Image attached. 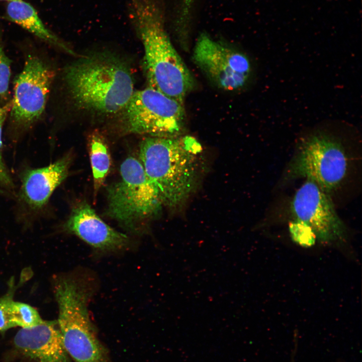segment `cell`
<instances>
[{"label":"cell","instance_id":"6da1fadb","mask_svg":"<svg viewBox=\"0 0 362 362\" xmlns=\"http://www.w3.org/2000/svg\"><path fill=\"white\" fill-rule=\"evenodd\" d=\"M139 158L162 206L169 209L193 193L205 165L201 144L189 135L146 137L140 144Z\"/></svg>","mask_w":362,"mask_h":362},{"label":"cell","instance_id":"7a4b0ae2","mask_svg":"<svg viewBox=\"0 0 362 362\" xmlns=\"http://www.w3.org/2000/svg\"><path fill=\"white\" fill-rule=\"evenodd\" d=\"M128 16L143 46L149 87L183 103L194 79L165 29L163 0H128Z\"/></svg>","mask_w":362,"mask_h":362},{"label":"cell","instance_id":"3957f363","mask_svg":"<svg viewBox=\"0 0 362 362\" xmlns=\"http://www.w3.org/2000/svg\"><path fill=\"white\" fill-rule=\"evenodd\" d=\"M63 79L76 105L100 114L122 112L135 92L129 66L109 54L81 57L65 67Z\"/></svg>","mask_w":362,"mask_h":362},{"label":"cell","instance_id":"277c9868","mask_svg":"<svg viewBox=\"0 0 362 362\" xmlns=\"http://www.w3.org/2000/svg\"><path fill=\"white\" fill-rule=\"evenodd\" d=\"M54 290L59 311L57 321L69 357L74 362H108L107 350L89 317L92 290L88 284L80 278L64 276L56 279Z\"/></svg>","mask_w":362,"mask_h":362},{"label":"cell","instance_id":"5b68a950","mask_svg":"<svg viewBox=\"0 0 362 362\" xmlns=\"http://www.w3.org/2000/svg\"><path fill=\"white\" fill-rule=\"evenodd\" d=\"M55 73L42 55L27 53L23 67L14 80V94L8 115V133L17 142L44 115Z\"/></svg>","mask_w":362,"mask_h":362},{"label":"cell","instance_id":"8992f818","mask_svg":"<svg viewBox=\"0 0 362 362\" xmlns=\"http://www.w3.org/2000/svg\"><path fill=\"white\" fill-rule=\"evenodd\" d=\"M120 170L121 179L108 188L106 214L128 230L138 232L163 206L140 160L129 156Z\"/></svg>","mask_w":362,"mask_h":362},{"label":"cell","instance_id":"52a82bcc","mask_svg":"<svg viewBox=\"0 0 362 362\" xmlns=\"http://www.w3.org/2000/svg\"><path fill=\"white\" fill-rule=\"evenodd\" d=\"M121 112L125 133L170 137L181 135L184 129L183 103L150 87L135 91Z\"/></svg>","mask_w":362,"mask_h":362},{"label":"cell","instance_id":"ba28073f","mask_svg":"<svg viewBox=\"0 0 362 362\" xmlns=\"http://www.w3.org/2000/svg\"><path fill=\"white\" fill-rule=\"evenodd\" d=\"M347 165V158L340 142L318 131L302 141L285 177L288 180L305 177L329 194L344 178Z\"/></svg>","mask_w":362,"mask_h":362},{"label":"cell","instance_id":"9c48e42d","mask_svg":"<svg viewBox=\"0 0 362 362\" xmlns=\"http://www.w3.org/2000/svg\"><path fill=\"white\" fill-rule=\"evenodd\" d=\"M72 159V153H67L47 165L23 168L16 199V217L21 223L29 226L44 217L51 196L68 174Z\"/></svg>","mask_w":362,"mask_h":362},{"label":"cell","instance_id":"30bf717a","mask_svg":"<svg viewBox=\"0 0 362 362\" xmlns=\"http://www.w3.org/2000/svg\"><path fill=\"white\" fill-rule=\"evenodd\" d=\"M193 56L205 75L223 89H240L251 78L253 68L246 55L214 40L206 34L198 37Z\"/></svg>","mask_w":362,"mask_h":362},{"label":"cell","instance_id":"8fae6325","mask_svg":"<svg viewBox=\"0 0 362 362\" xmlns=\"http://www.w3.org/2000/svg\"><path fill=\"white\" fill-rule=\"evenodd\" d=\"M292 209L297 221L308 226L322 243L342 242L346 228L338 217L328 194L306 179L296 192Z\"/></svg>","mask_w":362,"mask_h":362},{"label":"cell","instance_id":"7c38bea8","mask_svg":"<svg viewBox=\"0 0 362 362\" xmlns=\"http://www.w3.org/2000/svg\"><path fill=\"white\" fill-rule=\"evenodd\" d=\"M63 229L102 252L125 249L130 244L126 234L106 223L85 201L79 202L72 208Z\"/></svg>","mask_w":362,"mask_h":362},{"label":"cell","instance_id":"4fadbf2b","mask_svg":"<svg viewBox=\"0 0 362 362\" xmlns=\"http://www.w3.org/2000/svg\"><path fill=\"white\" fill-rule=\"evenodd\" d=\"M17 351L30 362H69L57 321L21 328L14 338Z\"/></svg>","mask_w":362,"mask_h":362},{"label":"cell","instance_id":"5bb4252c","mask_svg":"<svg viewBox=\"0 0 362 362\" xmlns=\"http://www.w3.org/2000/svg\"><path fill=\"white\" fill-rule=\"evenodd\" d=\"M6 16L11 22L41 40L73 54L72 50L55 34L48 29L34 8L23 0L8 2Z\"/></svg>","mask_w":362,"mask_h":362},{"label":"cell","instance_id":"9a60e30c","mask_svg":"<svg viewBox=\"0 0 362 362\" xmlns=\"http://www.w3.org/2000/svg\"><path fill=\"white\" fill-rule=\"evenodd\" d=\"M88 147L94 194L96 196L109 173L111 165V156L105 139L99 133L95 132L89 136Z\"/></svg>","mask_w":362,"mask_h":362},{"label":"cell","instance_id":"2e32d148","mask_svg":"<svg viewBox=\"0 0 362 362\" xmlns=\"http://www.w3.org/2000/svg\"><path fill=\"white\" fill-rule=\"evenodd\" d=\"M11 313L15 327L30 328L44 321L36 309L22 302L13 300L11 304Z\"/></svg>","mask_w":362,"mask_h":362},{"label":"cell","instance_id":"e0dca14e","mask_svg":"<svg viewBox=\"0 0 362 362\" xmlns=\"http://www.w3.org/2000/svg\"><path fill=\"white\" fill-rule=\"evenodd\" d=\"M11 107V101L0 107V186L11 189L14 187L13 182L7 166L3 154V130Z\"/></svg>","mask_w":362,"mask_h":362},{"label":"cell","instance_id":"ac0fdd59","mask_svg":"<svg viewBox=\"0 0 362 362\" xmlns=\"http://www.w3.org/2000/svg\"><path fill=\"white\" fill-rule=\"evenodd\" d=\"M11 62L0 42V107L11 101L9 94Z\"/></svg>","mask_w":362,"mask_h":362},{"label":"cell","instance_id":"d6986e66","mask_svg":"<svg viewBox=\"0 0 362 362\" xmlns=\"http://www.w3.org/2000/svg\"><path fill=\"white\" fill-rule=\"evenodd\" d=\"M290 230L293 241L299 245L308 247L315 244L316 237L312 230L305 224L297 221L290 225Z\"/></svg>","mask_w":362,"mask_h":362},{"label":"cell","instance_id":"ffe728a7","mask_svg":"<svg viewBox=\"0 0 362 362\" xmlns=\"http://www.w3.org/2000/svg\"><path fill=\"white\" fill-rule=\"evenodd\" d=\"M13 286L8 293L0 298V332L15 327L11 313V304L15 290Z\"/></svg>","mask_w":362,"mask_h":362},{"label":"cell","instance_id":"44dd1931","mask_svg":"<svg viewBox=\"0 0 362 362\" xmlns=\"http://www.w3.org/2000/svg\"><path fill=\"white\" fill-rule=\"evenodd\" d=\"M0 1H7V2L8 3V2H12V1H17V0H0Z\"/></svg>","mask_w":362,"mask_h":362}]
</instances>
